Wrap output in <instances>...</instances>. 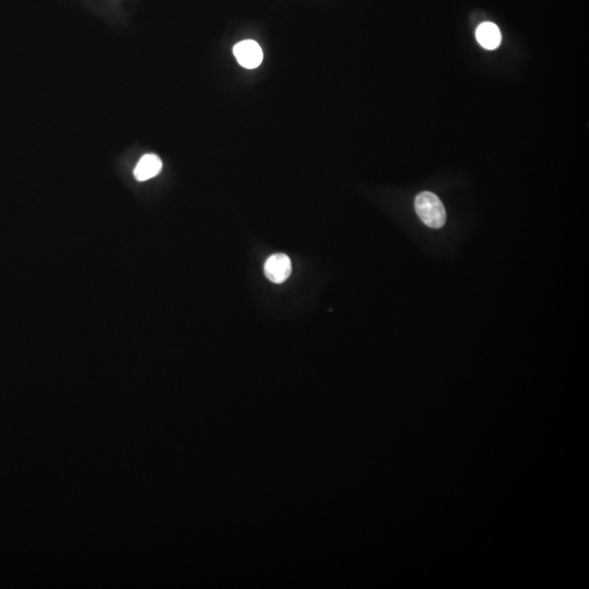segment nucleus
Segmentation results:
<instances>
[{
	"mask_svg": "<svg viewBox=\"0 0 589 589\" xmlns=\"http://www.w3.org/2000/svg\"><path fill=\"white\" fill-rule=\"evenodd\" d=\"M235 57L240 66L254 69L260 66L263 60L262 48L252 40H242L234 47Z\"/></svg>",
	"mask_w": 589,
	"mask_h": 589,
	"instance_id": "f03ea898",
	"label": "nucleus"
},
{
	"mask_svg": "<svg viewBox=\"0 0 589 589\" xmlns=\"http://www.w3.org/2000/svg\"><path fill=\"white\" fill-rule=\"evenodd\" d=\"M162 167H163V164H162L161 159L157 155H155V154H145L135 166L133 175H135V179L139 180V181H145V180L151 179V178L159 175L161 173Z\"/></svg>",
	"mask_w": 589,
	"mask_h": 589,
	"instance_id": "20e7f679",
	"label": "nucleus"
},
{
	"mask_svg": "<svg viewBox=\"0 0 589 589\" xmlns=\"http://www.w3.org/2000/svg\"><path fill=\"white\" fill-rule=\"evenodd\" d=\"M291 273V262L288 256L284 254H275L267 260L264 265V274L269 281L275 284H282L288 279Z\"/></svg>",
	"mask_w": 589,
	"mask_h": 589,
	"instance_id": "7ed1b4c3",
	"label": "nucleus"
},
{
	"mask_svg": "<svg viewBox=\"0 0 589 589\" xmlns=\"http://www.w3.org/2000/svg\"><path fill=\"white\" fill-rule=\"evenodd\" d=\"M415 208L419 218L428 228H441L447 220V212L444 206L436 194L425 191L419 193L415 200Z\"/></svg>",
	"mask_w": 589,
	"mask_h": 589,
	"instance_id": "f257e3e1",
	"label": "nucleus"
},
{
	"mask_svg": "<svg viewBox=\"0 0 589 589\" xmlns=\"http://www.w3.org/2000/svg\"><path fill=\"white\" fill-rule=\"evenodd\" d=\"M476 38L485 50H493L501 44V32L497 24L483 22L477 28Z\"/></svg>",
	"mask_w": 589,
	"mask_h": 589,
	"instance_id": "39448f33",
	"label": "nucleus"
}]
</instances>
